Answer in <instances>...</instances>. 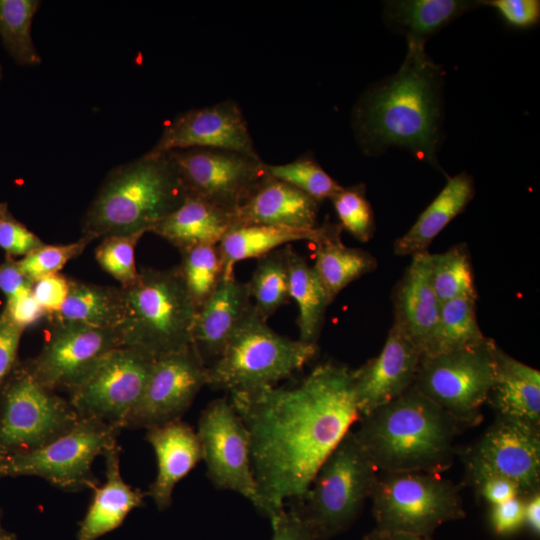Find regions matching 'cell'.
I'll return each mask as SVG.
<instances>
[{"mask_svg": "<svg viewBox=\"0 0 540 540\" xmlns=\"http://www.w3.org/2000/svg\"><path fill=\"white\" fill-rule=\"evenodd\" d=\"M122 429L81 418L68 432L37 449L0 456V477L37 476L67 492L93 489L95 458L117 442Z\"/></svg>", "mask_w": 540, "mask_h": 540, "instance_id": "11", "label": "cell"}, {"mask_svg": "<svg viewBox=\"0 0 540 540\" xmlns=\"http://www.w3.org/2000/svg\"><path fill=\"white\" fill-rule=\"evenodd\" d=\"M431 281L441 304L459 297L477 298L473 267L465 244L431 254Z\"/></svg>", "mask_w": 540, "mask_h": 540, "instance_id": "36", "label": "cell"}, {"mask_svg": "<svg viewBox=\"0 0 540 540\" xmlns=\"http://www.w3.org/2000/svg\"><path fill=\"white\" fill-rule=\"evenodd\" d=\"M465 469L476 496L490 506L521 497L520 489L511 480L476 467L465 466Z\"/></svg>", "mask_w": 540, "mask_h": 540, "instance_id": "42", "label": "cell"}, {"mask_svg": "<svg viewBox=\"0 0 540 540\" xmlns=\"http://www.w3.org/2000/svg\"><path fill=\"white\" fill-rule=\"evenodd\" d=\"M287 260L289 294L296 301L299 311V340L317 344L326 309L332 301L313 267L291 245H287Z\"/></svg>", "mask_w": 540, "mask_h": 540, "instance_id": "31", "label": "cell"}, {"mask_svg": "<svg viewBox=\"0 0 540 540\" xmlns=\"http://www.w3.org/2000/svg\"><path fill=\"white\" fill-rule=\"evenodd\" d=\"M269 174L321 203L331 199L343 186L333 179L310 154L277 165L267 164Z\"/></svg>", "mask_w": 540, "mask_h": 540, "instance_id": "38", "label": "cell"}, {"mask_svg": "<svg viewBox=\"0 0 540 540\" xmlns=\"http://www.w3.org/2000/svg\"><path fill=\"white\" fill-rule=\"evenodd\" d=\"M196 433L213 485L239 493L258 508L250 436L228 397L215 399L206 406Z\"/></svg>", "mask_w": 540, "mask_h": 540, "instance_id": "14", "label": "cell"}, {"mask_svg": "<svg viewBox=\"0 0 540 540\" xmlns=\"http://www.w3.org/2000/svg\"><path fill=\"white\" fill-rule=\"evenodd\" d=\"M80 419L69 399L43 386L18 361L0 391V456L44 446Z\"/></svg>", "mask_w": 540, "mask_h": 540, "instance_id": "9", "label": "cell"}, {"mask_svg": "<svg viewBox=\"0 0 540 540\" xmlns=\"http://www.w3.org/2000/svg\"><path fill=\"white\" fill-rule=\"evenodd\" d=\"M362 540H434L430 536H421L406 532L387 531L374 528Z\"/></svg>", "mask_w": 540, "mask_h": 540, "instance_id": "52", "label": "cell"}, {"mask_svg": "<svg viewBox=\"0 0 540 540\" xmlns=\"http://www.w3.org/2000/svg\"><path fill=\"white\" fill-rule=\"evenodd\" d=\"M188 192L216 206L235 212L269 177L259 155L190 148L168 152Z\"/></svg>", "mask_w": 540, "mask_h": 540, "instance_id": "13", "label": "cell"}, {"mask_svg": "<svg viewBox=\"0 0 540 540\" xmlns=\"http://www.w3.org/2000/svg\"><path fill=\"white\" fill-rule=\"evenodd\" d=\"M378 472L350 430L323 462L302 498L289 506L316 540H329L358 518Z\"/></svg>", "mask_w": 540, "mask_h": 540, "instance_id": "7", "label": "cell"}, {"mask_svg": "<svg viewBox=\"0 0 540 540\" xmlns=\"http://www.w3.org/2000/svg\"><path fill=\"white\" fill-rule=\"evenodd\" d=\"M330 200L342 229L360 242H368L373 237L375 218L364 184L342 187Z\"/></svg>", "mask_w": 540, "mask_h": 540, "instance_id": "40", "label": "cell"}, {"mask_svg": "<svg viewBox=\"0 0 540 540\" xmlns=\"http://www.w3.org/2000/svg\"><path fill=\"white\" fill-rule=\"evenodd\" d=\"M483 6L473 0H392L384 3L385 24L402 34L407 44L424 45L466 12Z\"/></svg>", "mask_w": 540, "mask_h": 540, "instance_id": "29", "label": "cell"}, {"mask_svg": "<svg viewBox=\"0 0 540 540\" xmlns=\"http://www.w3.org/2000/svg\"><path fill=\"white\" fill-rule=\"evenodd\" d=\"M9 211L6 203H0V220Z\"/></svg>", "mask_w": 540, "mask_h": 540, "instance_id": "54", "label": "cell"}, {"mask_svg": "<svg viewBox=\"0 0 540 540\" xmlns=\"http://www.w3.org/2000/svg\"><path fill=\"white\" fill-rule=\"evenodd\" d=\"M188 196L171 155L146 154L111 170L82 220V235L150 232Z\"/></svg>", "mask_w": 540, "mask_h": 540, "instance_id": "4", "label": "cell"}, {"mask_svg": "<svg viewBox=\"0 0 540 540\" xmlns=\"http://www.w3.org/2000/svg\"><path fill=\"white\" fill-rule=\"evenodd\" d=\"M488 401L497 416L540 428V372L499 347Z\"/></svg>", "mask_w": 540, "mask_h": 540, "instance_id": "26", "label": "cell"}, {"mask_svg": "<svg viewBox=\"0 0 540 540\" xmlns=\"http://www.w3.org/2000/svg\"><path fill=\"white\" fill-rule=\"evenodd\" d=\"M313 269L331 301L351 282L377 268L369 252L344 245L341 236L315 245Z\"/></svg>", "mask_w": 540, "mask_h": 540, "instance_id": "32", "label": "cell"}, {"mask_svg": "<svg viewBox=\"0 0 540 540\" xmlns=\"http://www.w3.org/2000/svg\"><path fill=\"white\" fill-rule=\"evenodd\" d=\"M235 224V212L188 195L177 209L159 221L150 232L181 251L198 245H218Z\"/></svg>", "mask_w": 540, "mask_h": 540, "instance_id": "27", "label": "cell"}, {"mask_svg": "<svg viewBox=\"0 0 540 540\" xmlns=\"http://www.w3.org/2000/svg\"><path fill=\"white\" fill-rule=\"evenodd\" d=\"M359 421L354 435L379 472L440 474L465 428L414 386Z\"/></svg>", "mask_w": 540, "mask_h": 540, "instance_id": "3", "label": "cell"}, {"mask_svg": "<svg viewBox=\"0 0 540 540\" xmlns=\"http://www.w3.org/2000/svg\"><path fill=\"white\" fill-rule=\"evenodd\" d=\"M2 509L0 507V540H16V535L8 531L2 524Z\"/></svg>", "mask_w": 540, "mask_h": 540, "instance_id": "53", "label": "cell"}, {"mask_svg": "<svg viewBox=\"0 0 540 540\" xmlns=\"http://www.w3.org/2000/svg\"><path fill=\"white\" fill-rule=\"evenodd\" d=\"M146 430L145 439L157 461V474L147 494L162 511L170 507L177 483L202 460V451L196 431L181 419Z\"/></svg>", "mask_w": 540, "mask_h": 540, "instance_id": "22", "label": "cell"}, {"mask_svg": "<svg viewBox=\"0 0 540 540\" xmlns=\"http://www.w3.org/2000/svg\"><path fill=\"white\" fill-rule=\"evenodd\" d=\"M407 46L399 69L369 86L355 104L354 134L367 155L400 147L441 170L444 71L424 45Z\"/></svg>", "mask_w": 540, "mask_h": 540, "instance_id": "2", "label": "cell"}, {"mask_svg": "<svg viewBox=\"0 0 540 540\" xmlns=\"http://www.w3.org/2000/svg\"><path fill=\"white\" fill-rule=\"evenodd\" d=\"M481 3L494 8L503 21L513 28L529 29L540 20L538 0H484Z\"/></svg>", "mask_w": 540, "mask_h": 540, "instance_id": "44", "label": "cell"}, {"mask_svg": "<svg viewBox=\"0 0 540 540\" xmlns=\"http://www.w3.org/2000/svg\"><path fill=\"white\" fill-rule=\"evenodd\" d=\"M486 338L477 321L476 298H455L441 304L435 331L422 357L476 345Z\"/></svg>", "mask_w": 540, "mask_h": 540, "instance_id": "33", "label": "cell"}, {"mask_svg": "<svg viewBox=\"0 0 540 540\" xmlns=\"http://www.w3.org/2000/svg\"><path fill=\"white\" fill-rule=\"evenodd\" d=\"M120 455L117 442L104 451L105 482L92 489L93 497L79 523L76 540H97L117 529L133 509L143 505L145 494L122 478Z\"/></svg>", "mask_w": 540, "mask_h": 540, "instance_id": "23", "label": "cell"}, {"mask_svg": "<svg viewBox=\"0 0 540 540\" xmlns=\"http://www.w3.org/2000/svg\"><path fill=\"white\" fill-rule=\"evenodd\" d=\"M497 344L483 342L422 357L413 386L463 427L478 424L496 371Z\"/></svg>", "mask_w": 540, "mask_h": 540, "instance_id": "10", "label": "cell"}, {"mask_svg": "<svg viewBox=\"0 0 540 540\" xmlns=\"http://www.w3.org/2000/svg\"><path fill=\"white\" fill-rule=\"evenodd\" d=\"M155 358L133 347L113 349L69 394L81 418H93L121 429L138 404Z\"/></svg>", "mask_w": 540, "mask_h": 540, "instance_id": "12", "label": "cell"}, {"mask_svg": "<svg viewBox=\"0 0 540 540\" xmlns=\"http://www.w3.org/2000/svg\"><path fill=\"white\" fill-rule=\"evenodd\" d=\"M464 463L511 480L525 498L540 490V428L497 416Z\"/></svg>", "mask_w": 540, "mask_h": 540, "instance_id": "17", "label": "cell"}, {"mask_svg": "<svg viewBox=\"0 0 540 540\" xmlns=\"http://www.w3.org/2000/svg\"><path fill=\"white\" fill-rule=\"evenodd\" d=\"M179 252L177 266L197 311L223 278L219 250L217 245H198Z\"/></svg>", "mask_w": 540, "mask_h": 540, "instance_id": "37", "label": "cell"}, {"mask_svg": "<svg viewBox=\"0 0 540 540\" xmlns=\"http://www.w3.org/2000/svg\"><path fill=\"white\" fill-rule=\"evenodd\" d=\"M249 293L255 309L265 319L291 300L287 245L258 258L249 282Z\"/></svg>", "mask_w": 540, "mask_h": 540, "instance_id": "34", "label": "cell"}, {"mask_svg": "<svg viewBox=\"0 0 540 540\" xmlns=\"http://www.w3.org/2000/svg\"><path fill=\"white\" fill-rule=\"evenodd\" d=\"M490 524L498 536H510L524 526V498L517 496L502 503L492 505Z\"/></svg>", "mask_w": 540, "mask_h": 540, "instance_id": "46", "label": "cell"}, {"mask_svg": "<svg viewBox=\"0 0 540 540\" xmlns=\"http://www.w3.org/2000/svg\"><path fill=\"white\" fill-rule=\"evenodd\" d=\"M207 385V366L194 346L155 358L143 394L125 428H151L180 420Z\"/></svg>", "mask_w": 540, "mask_h": 540, "instance_id": "16", "label": "cell"}, {"mask_svg": "<svg viewBox=\"0 0 540 540\" xmlns=\"http://www.w3.org/2000/svg\"><path fill=\"white\" fill-rule=\"evenodd\" d=\"M339 223L324 222L313 229H298L274 225H238L232 227L217 247L223 266V277L234 275L237 262L259 258L295 241H309L315 245L341 236Z\"/></svg>", "mask_w": 540, "mask_h": 540, "instance_id": "24", "label": "cell"}, {"mask_svg": "<svg viewBox=\"0 0 540 540\" xmlns=\"http://www.w3.org/2000/svg\"><path fill=\"white\" fill-rule=\"evenodd\" d=\"M251 305L248 284L233 275L223 277L197 309L192 345L207 367L220 357Z\"/></svg>", "mask_w": 540, "mask_h": 540, "instance_id": "20", "label": "cell"}, {"mask_svg": "<svg viewBox=\"0 0 540 540\" xmlns=\"http://www.w3.org/2000/svg\"><path fill=\"white\" fill-rule=\"evenodd\" d=\"M212 148L257 155L247 121L238 103L225 100L176 116L149 151L167 153Z\"/></svg>", "mask_w": 540, "mask_h": 540, "instance_id": "18", "label": "cell"}, {"mask_svg": "<svg viewBox=\"0 0 540 540\" xmlns=\"http://www.w3.org/2000/svg\"><path fill=\"white\" fill-rule=\"evenodd\" d=\"M34 282L21 270L15 258L6 256L0 264V290L6 302L32 294Z\"/></svg>", "mask_w": 540, "mask_h": 540, "instance_id": "48", "label": "cell"}, {"mask_svg": "<svg viewBox=\"0 0 540 540\" xmlns=\"http://www.w3.org/2000/svg\"><path fill=\"white\" fill-rule=\"evenodd\" d=\"M93 240L82 235L77 241L49 245L43 244L18 260L21 270L33 281L60 273L61 269L75 259Z\"/></svg>", "mask_w": 540, "mask_h": 540, "instance_id": "41", "label": "cell"}, {"mask_svg": "<svg viewBox=\"0 0 540 540\" xmlns=\"http://www.w3.org/2000/svg\"><path fill=\"white\" fill-rule=\"evenodd\" d=\"M3 312L15 325L23 330L46 316L44 309L33 294L6 302Z\"/></svg>", "mask_w": 540, "mask_h": 540, "instance_id": "50", "label": "cell"}, {"mask_svg": "<svg viewBox=\"0 0 540 540\" xmlns=\"http://www.w3.org/2000/svg\"><path fill=\"white\" fill-rule=\"evenodd\" d=\"M122 346L119 328H96L50 322L39 354L24 363L46 388L70 392L82 383L110 351Z\"/></svg>", "mask_w": 540, "mask_h": 540, "instance_id": "15", "label": "cell"}, {"mask_svg": "<svg viewBox=\"0 0 540 540\" xmlns=\"http://www.w3.org/2000/svg\"><path fill=\"white\" fill-rule=\"evenodd\" d=\"M270 522L273 531L271 540H316L307 524L290 507L285 508Z\"/></svg>", "mask_w": 540, "mask_h": 540, "instance_id": "49", "label": "cell"}, {"mask_svg": "<svg viewBox=\"0 0 540 540\" xmlns=\"http://www.w3.org/2000/svg\"><path fill=\"white\" fill-rule=\"evenodd\" d=\"M122 289L125 313L118 327L122 346L158 358L192 344L196 308L178 266L143 269L132 285Z\"/></svg>", "mask_w": 540, "mask_h": 540, "instance_id": "5", "label": "cell"}, {"mask_svg": "<svg viewBox=\"0 0 540 540\" xmlns=\"http://www.w3.org/2000/svg\"><path fill=\"white\" fill-rule=\"evenodd\" d=\"M23 332L3 311L0 313V391L19 361L17 354Z\"/></svg>", "mask_w": 540, "mask_h": 540, "instance_id": "47", "label": "cell"}, {"mask_svg": "<svg viewBox=\"0 0 540 540\" xmlns=\"http://www.w3.org/2000/svg\"><path fill=\"white\" fill-rule=\"evenodd\" d=\"M319 204L295 187L269 175L235 211V226L260 224L313 229Z\"/></svg>", "mask_w": 540, "mask_h": 540, "instance_id": "25", "label": "cell"}, {"mask_svg": "<svg viewBox=\"0 0 540 540\" xmlns=\"http://www.w3.org/2000/svg\"><path fill=\"white\" fill-rule=\"evenodd\" d=\"M251 443L257 508L270 520L299 500L317 471L360 420L353 369L325 362L298 382L230 393Z\"/></svg>", "mask_w": 540, "mask_h": 540, "instance_id": "1", "label": "cell"}, {"mask_svg": "<svg viewBox=\"0 0 540 540\" xmlns=\"http://www.w3.org/2000/svg\"><path fill=\"white\" fill-rule=\"evenodd\" d=\"M144 232L110 235L102 238L95 249V259L101 268L126 288L139 277L135 248Z\"/></svg>", "mask_w": 540, "mask_h": 540, "instance_id": "39", "label": "cell"}, {"mask_svg": "<svg viewBox=\"0 0 540 540\" xmlns=\"http://www.w3.org/2000/svg\"><path fill=\"white\" fill-rule=\"evenodd\" d=\"M317 352L316 343L275 332L252 304L220 357L207 367V386L229 394L274 387L300 371Z\"/></svg>", "mask_w": 540, "mask_h": 540, "instance_id": "6", "label": "cell"}, {"mask_svg": "<svg viewBox=\"0 0 540 540\" xmlns=\"http://www.w3.org/2000/svg\"><path fill=\"white\" fill-rule=\"evenodd\" d=\"M44 242L23 223L18 221L10 211L0 220V247L6 256L16 257L29 254Z\"/></svg>", "mask_w": 540, "mask_h": 540, "instance_id": "43", "label": "cell"}, {"mask_svg": "<svg viewBox=\"0 0 540 540\" xmlns=\"http://www.w3.org/2000/svg\"><path fill=\"white\" fill-rule=\"evenodd\" d=\"M370 499L380 530L432 537L442 524L465 517L459 488L436 473L378 472Z\"/></svg>", "mask_w": 540, "mask_h": 540, "instance_id": "8", "label": "cell"}, {"mask_svg": "<svg viewBox=\"0 0 540 540\" xmlns=\"http://www.w3.org/2000/svg\"><path fill=\"white\" fill-rule=\"evenodd\" d=\"M70 287V278L61 273L45 276L34 282L32 294L49 318L58 313Z\"/></svg>", "mask_w": 540, "mask_h": 540, "instance_id": "45", "label": "cell"}, {"mask_svg": "<svg viewBox=\"0 0 540 540\" xmlns=\"http://www.w3.org/2000/svg\"><path fill=\"white\" fill-rule=\"evenodd\" d=\"M2 78V67L0 66V80Z\"/></svg>", "mask_w": 540, "mask_h": 540, "instance_id": "55", "label": "cell"}, {"mask_svg": "<svg viewBox=\"0 0 540 540\" xmlns=\"http://www.w3.org/2000/svg\"><path fill=\"white\" fill-rule=\"evenodd\" d=\"M524 526L530 532L540 535V491H536L524 498Z\"/></svg>", "mask_w": 540, "mask_h": 540, "instance_id": "51", "label": "cell"}, {"mask_svg": "<svg viewBox=\"0 0 540 540\" xmlns=\"http://www.w3.org/2000/svg\"><path fill=\"white\" fill-rule=\"evenodd\" d=\"M125 313L121 287L99 285L70 278L68 296L49 322L76 323L96 328H117Z\"/></svg>", "mask_w": 540, "mask_h": 540, "instance_id": "30", "label": "cell"}, {"mask_svg": "<svg viewBox=\"0 0 540 540\" xmlns=\"http://www.w3.org/2000/svg\"><path fill=\"white\" fill-rule=\"evenodd\" d=\"M39 6L40 1L37 0H0V37L18 65L41 63L31 35L33 18Z\"/></svg>", "mask_w": 540, "mask_h": 540, "instance_id": "35", "label": "cell"}, {"mask_svg": "<svg viewBox=\"0 0 540 540\" xmlns=\"http://www.w3.org/2000/svg\"><path fill=\"white\" fill-rule=\"evenodd\" d=\"M393 324L419 348L422 356L435 331L441 303L431 281V253L412 256L404 275L395 285Z\"/></svg>", "mask_w": 540, "mask_h": 540, "instance_id": "21", "label": "cell"}, {"mask_svg": "<svg viewBox=\"0 0 540 540\" xmlns=\"http://www.w3.org/2000/svg\"><path fill=\"white\" fill-rule=\"evenodd\" d=\"M475 194L474 180L467 172L448 177L445 186L411 228L393 245L398 256H413L428 251L437 235L470 203Z\"/></svg>", "mask_w": 540, "mask_h": 540, "instance_id": "28", "label": "cell"}, {"mask_svg": "<svg viewBox=\"0 0 540 540\" xmlns=\"http://www.w3.org/2000/svg\"><path fill=\"white\" fill-rule=\"evenodd\" d=\"M422 353L395 324L380 353L353 369L354 392L360 418L388 404L413 386Z\"/></svg>", "mask_w": 540, "mask_h": 540, "instance_id": "19", "label": "cell"}]
</instances>
